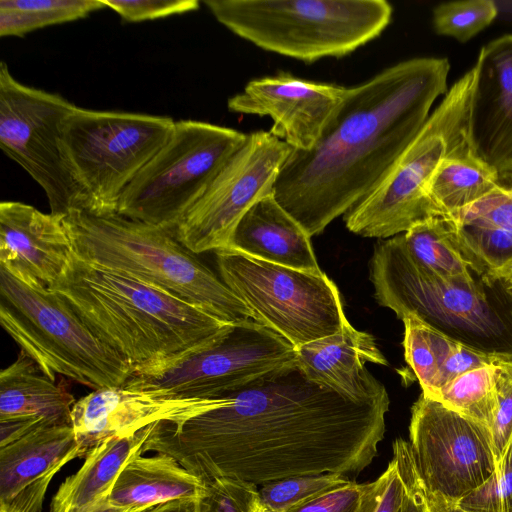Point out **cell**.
<instances>
[{"label":"cell","mask_w":512,"mask_h":512,"mask_svg":"<svg viewBox=\"0 0 512 512\" xmlns=\"http://www.w3.org/2000/svg\"><path fill=\"white\" fill-rule=\"evenodd\" d=\"M389 396L354 400L310 381L297 363L222 396L215 407L153 424L144 452L174 458L204 482L261 486L298 475H357L378 453Z\"/></svg>","instance_id":"obj_1"},{"label":"cell","mask_w":512,"mask_h":512,"mask_svg":"<svg viewBox=\"0 0 512 512\" xmlns=\"http://www.w3.org/2000/svg\"><path fill=\"white\" fill-rule=\"evenodd\" d=\"M446 58L385 68L347 94L309 150H292L273 195L311 237L344 215L385 177L448 91Z\"/></svg>","instance_id":"obj_2"},{"label":"cell","mask_w":512,"mask_h":512,"mask_svg":"<svg viewBox=\"0 0 512 512\" xmlns=\"http://www.w3.org/2000/svg\"><path fill=\"white\" fill-rule=\"evenodd\" d=\"M51 290L134 371L199 350L232 326L164 289L75 254Z\"/></svg>","instance_id":"obj_3"},{"label":"cell","mask_w":512,"mask_h":512,"mask_svg":"<svg viewBox=\"0 0 512 512\" xmlns=\"http://www.w3.org/2000/svg\"><path fill=\"white\" fill-rule=\"evenodd\" d=\"M377 302L399 319L414 317L476 351L512 360V294L504 280L444 279L409 254L403 235L379 241L370 260Z\"/></svg>","instance_id":"obj_4"},{"label":"cell","mask_w":512,"mask_h":512,"mask_svg":"<svg viewBox=\"0 0 512 512\" xmlns=\"http://www.w3.org/2000/svg\"><path fill=\"white\" fill-rule=\"evenodd\" d=\"M63 223L80 260L164 289L226 324L257 322L246 304L171 231L117 212L73 210L63 216Z\"/></svg>","instance_id":"obj_5"},{"label":"cell","mask_w":512,"mask_h":512,"mask_svg":"<svg viewBox=\"0 0 512 512\" xmlns=\"http://www.w3.org/2000/svg\"><path fill=\"white\" fill-rule=\"evenodd\" d=\"M238 37L305 63L347 56L377 38L393 8L385 0H206Z\"/></svg>","instance_id":"obj_6"},{"label":"cell","mask_w":512,"mask_h":512,"mask_svg":"<svg viewBox=\"0 0 512 512\" xmlns=\"http://www.w3.org/2000/svg\"><path fill=\"white\" fill-rule=\"evenodd\" d=\"M0 322L52 380L63 375L98 390L123 386L134 372L57 292L30 287L1 267Z\"/></svg>","instance_id":"obj_7"},{"label":"cell","mask_w":512,"mask_h":512,"mask_svg":"<svg viewBox=\"0 0 512 512\" xmlns=\"http://www.w3.org/2000/svg\"><path fill=\"white\" fill-rule=\"evenodd\" d=\"M475 70L447 91L428 120L378 185L344 214L346 228L363 237L389 238L438 217L427 191L444 159L468 145Z\"/></svg>","instance_id":"obj_8"},{"label":"cell","mask_w":512,"mask_h":512,"mask_svg":"<svg viewBox=\"0 0 512 512\" xmlns=\"http://www.w3.org/2000/svg\"><path fill=\"white\" fill-rule=\"evenodd\" d=\"M175 120L167 116L76 108L65 118L62 145L93 214L116 212L141 169L168 141Z\"/></svg>","instance_id":"obj_9"},{"label":"cell","mask_w":512,"mask_h":512,"mask_svg":"<svg viewBox=\"0 0 512 512\" xmlns=\"http://www.w3.org/2000/svg\"><path fill=\"white\" fill-rule=\"evenodd\" d=\"M247 135L198 120L175 121L168 141L123 191L116 212L174 233Z\"/></svg>","instance_id":"obj_10"},{"label":"cell","mask_w":512,"mask_h":512,"mask_svg":"<svg viewBox=\"0 0 512 512\" xmlns=\"http://www.w3.org/2000/svg\"><path fill=\"white\" fill-rule=\"evenodd\" d=\"M215 255L221 280L257 322L295 347L332 335L349 322L340 292L324 272L273 264L229 248Z\"/></svg>","instance_id":"obj_11"},{"label":"cell","mask_w":512,"mask_h":512,"mask_svg":"<svg viewBox=\"0 0 512 512\" xmlns=\"http://www.w3.org/2000/svg\"><path fill=\"white\" fill-rule=\"evenodd\" d=\"M294 363L292 343L271 328L249 321L232 325L199 350L134 371L123 386L177 398L213 399Z\"/></svg>","instance_id":"obj_12"},{"label":"cell","mask_w":512,"mask_h":512,"mask_svg":"<svg viewBox=\"0 0 512 512\" xmlns=\"http://www.w3.org/2000/svg\"><path fill=\"white\" fill-rule=\"evenodd\" d=\"M76 105L59 94L24 85L0 65V147L43 189L50 213L86 210L62 145V126Z\"/></svg>","instance_id":"obj_13"},{"label":"cell","mask_w":512,"mask_h":512,"mask_svg":"<svg viewBox=\"0 0 512 512\" xmlns=\"http://www.w3.org/2000/svg\"><path fill=\"white\" fill-rule=\"evenodd\" d=\"M409 439L430 499L457 504L496 470L490 428L423 393L411 409Z\"/></svg>","instance_id":"obj_14"},{"label":"cell","mask_w":512,"mask_h":512,"mask_svg":"<svg viewBox=\"0 0 512 512\" xmlns=\"http://www.w3.org/2000/svg\"><path fill=\"white\" fill-rule=\"evenodd\" d=\"M293 148L269 131L247 135L175 228L177 240L194 254L229 248L245 213L272 193Z\"/></svg>","instance_id":"obj_15"},{"label":"cell","mask_w":512,"mask_h":512,"mask_svg":"<svg viewBox=\"0 0 512 512\" xmlns=\"http://www.w3.org/2000/svg\"><path fill=\"white\" fill-rule=\"evenodd\" d=\"M347 91L348 87L280 72L250 80L241 92L228 99L227 107L234 113L270 117L272 135L294 150H309Z\"/></svg>","instance_id":"obj_16"},{"label":"cell","mask_w":512,"mask_h":512,"mask_svg":"<svg viewBox=\"0 0 512 512\" xmlns=\"http://www.w3.org/2000/svg\"><path fill=\"white\" fill-rule=\"evenodd\" d=\"M213 399L177 398L161 391L102 388L80 398L72 407L71 426L79 444V457L103 441L133 434L158 421L178 423L217 406Z\"/></svg>","instance_id":"obj_17"},{"label":"cell","mask_w":512,"mask_h":512,"mask_svg":"<svg viewBox=\"0 0 512 512\" xmlns=\"http://www.w3.org/2000/svg\"><path fill=\"white\" fill-rule=\"evenodd\" d=\"M467 140L498 175L512 173V34L484 45L475 66Z\"/></svg>","instance_id":"obj_18"},{"label":"cell","mask_w":512,"mask_h":512,"mask_svg":"<svg viewBox=\"0 0 512 512\" xmlns=\"http://www.w3.org/2000/svg\"><path fill=\"white\" fill-rule=\"evenodd\" d=\"M74 254L63 216L18 202L0 203V267L24 284L51 289Z\"/></svg>","instance_id":"obj_19"},{"label":"cell","mask_w":512,"mask_h":512,"mask_svg":"<svg viewBox=\"0 0 512 512\" xmlns=\"http://www.w3.org/2000/svg\"><path fill=\"white\" fill-rule=\"evenodd\" d=\"M296 363L312 382L354 400L387 395L382 383L367 370L371 362L388 365L372 335L350 322L332 335L295 347Z\"/></svg>","instance_id":"obj_20"},{"label":"cell","mask_w":512,"mask_h":512,"mask_svg":"<svg viewBox=\"0 0 512 512\" xmlns=\"http://www.w3.org/2000/svg\"><path fill=\"white\" fill-rule=\"evenodd\" d=\"M310 238L270 193L241 218L229 249L273 264L322 273Z\"/></svg>","instance_id":"obj_21"},{"label":"cell","mask_w":512,"mask_h":512,"mask_svg":"<svg viewBox=\"0 0 512 512\" xmlns=\"http://www.w3.org/2000/svg\"><path fill=\"white\" fill-rule=\"evenodd\" d=\"M153 424L127 436L109 438L90 450L82 467L60 485L50 512H88L107 498L126 464L144 452Z\"/></svg>","instance_id":"obj_22"},{"label":"cell","mask_w":512,"mask_h":512,"mask_svg":"<svg viewBox=\"0 0 512 512\" xmlns=\"http://www.w3.org/2000/svg\"><path fill=\"white\" fill-rule=\"evenodd\" d=\"M75 402L65 382L50 379L22 351L0 373V419L30 418L46 426H71Z\"/></svg>","instance_id":"obj_23"},{"label":"cell","mask_w":512,"mask_h":512,"mask_svg":"<svg viewBox=\"0 0 512 512\" xmlns=\"http://www.w3.org/2000/svg\"><path fill=\"white\" fill-rule=\"evenodd\" d=\"M79 457L72 426L38 427L0 447V502H6L34 482L54 476Z\"/></svg>","instance_id":"obj_24"},{"label":"cell","mask_w":512,"mask_h":512,"mask_svg":"<svg viewBox=\"0 0 512 512\" xmlns=\"http://www.w3.org/2000/svg\"><path fill=\"white\" fill-rule=\"evenodd\" d=\"M205 482L165 454L132 458L117 477L107 499L120 507L144 511L181 498L199 499Z\"/></svg>","instance_id":"obj_25"},{"label":"cell","mask_w":512,"mask_h":512,"mask_svg":"<svg viewBox=\"0 0 512 512\" xmlns=\"http://www.w3.org/2000/svg\"><path fill=\"white\" fill-rule=\"evenodd\" d=\"M499 179L468 144L442 161L429 184L428 199L438 217H448L489 195L501 184Z\"/></svg>","instance_id":"obj_26"},{"label":"cell","mask_w":512,"mask_h":512,"mask_svg":"<svg viewBox=\"0 0 512 512\" xmlns=\"http://www.w3.org/2000/svg\"><path fill=\"white\" fill-rule=\"evenodd\" d=\"M402 235L413 259L435 275L444 279H458L474 274L454 244L449 218L427 219Z\"/></svg>","instance_id":"obj_27"},{"label":"cell","mask_w":512,"mask_h":512,"mask_svg":"<svg viewBox=\"0 0 512 512\" xmlns=\"http://www.w3.org/2000/svg\"><path fill=\"white\" fill-rule=\"evenodd\" d=\"M102 0H0V35L23 37L37 29L85 18Z\"/></svg>","instance_id":"obj_28"},{"label":"cell","mask_w":512,"mask_h":512,"mask_svg":"<svg viewBox=\"0 0 512 512\" xmlns=\"http://www.w3.org/2000/svg\"><path fill=\"white\" fill-rule=\"evenodd\" d=\"M449 220L454 244L474 272L498 279H503L510 272L512 229Z\"/></svg>","instance_id":"obj_29"},{"label":"cell","mask_w":512,"mask_h":512,"mask_svg":"<svg viewBox=\"0 0 512 512\" xmlns=\"http://www.w3.org/2000/svg\"><path fill=\"white\" fill-rule=\"evenodd\" d=\"M499 361L454 378L429 397L491 428L497 404L496 369Z\"/></svg>","instance_id":"obj_30"},{"label":"cell","mask_w":512,"mask_h":512,"mask_svg":"<svg viewBox=\"0 0 512 512\" xmlns=\"http://www.w3.org/2000/svg\"><path fill=\"white\" fill-rule=\"evenodd\" d=\"M406 362L415 373L422 393L431 395L437 388L443 365L455 341L414 317L402 319Z\"/></svg>","instance_id":"obj_31"},{"label":"cell","mask_w":512,"mask_h":512,"mask_svg":"<svg viewBox=\"0 0 512 512\" xmlns=\"http://www.w3.org/2000/svg\"><path fill=\"white\" fill-rule=\"evenodd\" d=\"M352 481L337 473L298 475L265 483L258 488L260 506L270 512L290 508Z\"/></svg>","instance_id":"obj_32"},{"label":"cell","mask_w":512,"mask_h":512,"mask_svg":"<svg viewBox=\"0 0 512 512\" xmlns=\"http://www.w3.org/2000/svg\"><path fill=\"white\" fill-rule=\"evenodd\" d=\"M498 14L492 0L442 3L433 9V26L439 35L467 42L488 27Z\"/></svg>","instance_id":"obj_33"},{"label":"cell","mask_w":512,"mask_h":512,"mask_svg":"<svg viewBox=\"0 0 512 512\" xmlns=\"http://www.w3.org/2000/svg\"><path fill=\"white\" fill-rule=\"evenodd\" d=\"M457 504L470 512H512V437L491 477Z\"/></svg>","instance_id":"obj_34"},{"label":"cell","mask_w":512,"mask_h":512,"mask_svg":"<svg viewBox=\"0 0 512 512\" xmlns=\"http://www.w3.org/2000/svg\"><path fill=\"white\" fill-rule=\"evenodd\" d=\"M259 506L258 486L237 479L216 478L205 481L198 512H257Z\"/></svg>","instance_id":"obj_35"},{"label":"cell","mask_w":512,"mask_h":512,"mask_svg":"<svg viewBox=\"0 0 512 512\" xmlns=\"http://www.w3.org/2000/svg\"><path fill=\"white\" fill-rule=\"evenodd\" d=\"M448 218L461 224L512 229V184L501 183L483 199Z\"/></svg>","instance_id":"obj_36"},{"label":"cell","mask_w":512,"mask_h":512,"mask_svg":"<svg viewBox=\"0 0 512 512\" xmlns=\"http://www.w3.org/2000/svg\"><path fill=\"white\" fill-rule=\"evenodd\" d=\"M405 494V485L395 459L375 481L361 484L358 512H398Z\"/></svg>","instance_id":"obj_37"},{"label":"cell","mask_w":512,"mask_h":512,"mask_svg":"<svg viewBox=\"0 0 512 512\" xmlns=\"http://www.w3.org/2000/svg\"><path fill=\"white\" fill-rule=\"evenodd\" d=\"M496 398L490 431L498 463L512 437V360H500L497 363Z\"/></svg>","instance_id":"obj_38"},{"label":"cell","mask_w":512,"mask_h":512,"mask_svg":"<svg viewBox=\"0 0 512 512\" xmlns=\"http://www.w3.org/2000/svg\"><path fill=\"white\" fill-rule=\"evenodd\" d=\"M126 22H142L195 11L197 0H102Z\"/></svg>","instance_id":"obj_39"},{"label":"cell","mask_w":512,"mask_h":512,"mask_svg":"<svg viewBox=\"0 0 512 512\" xmlns=\"http://www.w3.org/2000/svg\"><path fill=\"white\" fill-rule=\"evenodd\" d=\"M393 458L405 485V494L398 512H431L427 493L416 468L409 443L397 439L393 443Z\"/></svg>","instance_id":"obj_40"},{"label":"cell","mask_w":512,"mask_h":512,"mask_svg":"<svg viewBox=\"0 0 512 512\" xmlns=\"http://www.w3.org/2000/svg\"><path fill=\"white\" fill-rule=\"evenodd\" d=\"M361 484L348 485L298 504L286 512H358Z\"/></svg>","instance_id":"obj_41"},{"label":"cell","mask_w":512,"mask_h":512,"mask_svg":"<svg viewBox=\"0 0 512 512\" xmlns=\"http://www.w3.org/2000/svg\"><path fill=\"white\" fill-rule=\"evenodd\" d=\"M499 360L503 359L476 351L455 342L452 351L441 370L437 388L431 395L454 378L479 367L495 363Z\"/></svg>","instance_id":"obj_42"},{"label":"cell","mask_w":512,"mask_h":512,"mask_svg":"<svg viewBox=\"0 0 512 512\" xmlns=\"http://www.w3.org/2000/svg\"><path fill=\"white\" fill-rule=\"evenodd\" d=\"M52 478L53 476H48L34 482L9 501L0 502V507L18 512H41L43 499Z\"/></svg>","instance_id":"obj_43"},{"label":"cell","mask_w":512,"mask_h":512,"mask_svg":"<svg viewBox=\"0 0 512 512\" xmlns=\"http://www.w3.org/2000/svg\"><path fill=\"white\" fill-rule=\"evenodd\" d=\"M42 426L46 425L30 418L0 419V447L10 444Z\"/></svg>","instance_id":"obj_44"},{"label":"cell","mask_w":512,"mask_h":512,"mask_svg":"<svg viewBox=\"0 0 512 512\" xmlns=\"http://www.w3.org/2000/svg\"><path fill=\"white\" fill-rule=\"evenodd\" d=\"M199 499L181 498L167 501L143 512H198Z\"/></svg>","instance_id":"obj_45"},{"label":"cell","mask_w":512,"mask_h":512,"mask_svg":"<svg viewBox=\"0 0 512 512\" xmlns=\"http://www.w3.org/2000/svg\"><path fill=\"white\" fill-rule=\"evenodd\" d=\"M428 498V497H427ZM431 512H470L462 509L456 503H447L436 499L428 498Z\"/></svg>","instance_id":"obj_46"},{"label":"cell","mask_w":512,"mask_h":512,"mask_svg":"<svg viewBox=\"0 0 512 512\" xmlns=\"http://www.w3.org/2000/svg\"><path fill=\"white\" fill-rule=\"evenodd\" d=\"M145 511V510H144ZM88 512H143L135 509H128L111 503L107 498L100 501Z\"/></svg>","instance_id":"obj_47"},{"label":"cell","mask_w":512,"mask_h":512,"mask_svg":"<svg viewBox=\"0 0 512 512\" xmlns=\"http://www.w3.org/2000/svg\"><path fill=\"white\" fill-rule=\"evenodd\" d=\"M504 283L508 289V291L512 294V269L510 272L503 278Z\"/></svg>","instance_id":"obj_48"},{"label":"cell","mask_w":512,"mask_h":512,"mask_svg":"<svg viewBox=\"0 0 512 512\" xmlns=\"http://www.w3.org/2000/svg\"><path fill=\"white\" fill-rule=\"evenodd\" d=\"M0 512H18V511H14V510H10V509H6V508L0 507Z\"/></svg>","instance_id":"obj_49"},{"label":"cell","mask_w":512,"mask_h":512,"mask_svg":"<svg viewBox=\"0 0 512 512\" xmlns=\"http://www.w3.org/2000/svg\"><path fill=\"white\" fill-rule=\"evenodd\" d=\"M257 512H270V511H268V510H266V509L262 508L261 506H259V508H258V511H257Z\"/></svg>","instance_id":"obj_50"}]
</instances>
